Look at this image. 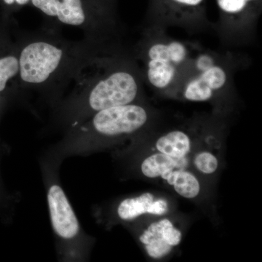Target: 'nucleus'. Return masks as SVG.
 Returning <instances> with one entry per match:
<instances>
[{
    "label": "nucleus",
    "instance_id": "nucleus-1",
    "mask_svg": "<svg viewBox=\"0 0 262 262\" xmlns=\"http://www.w3.org/2000/svg\"><path fill=\"white\" fill-rule=\"evenodd\" d=\"M15 41L20 90L44 94L61 92L103 50V42L87 37L68 40L59 27L48 23L39 30L18 33Z\"/></svg>",
    "mask_w": 262,
    "mask_h": 262
},
{
    "label": "nucleus",
    "instance_id": "nucleus-2",
    "mask_svg": "<svg viewBox=\"0 0 262 262\" xmlns=\"http://www.w3.org/2000/svg\"><path fill=\"white\" fill-rule=\"evenodd\" d=\"M98 57L81 71L65 112L67 116L82 120L106 108L138 102L140 85L134 71L127 61Z\"/></svg>",
    "mask_w": 262,
    "mask_h": 262
},
{
    "label": "nucleus",
    "instance_id": "nucleus-3",
    "mask_svg": "<svg viewBox=\"0 0 262 262\" xmlns=\"http://www.w3.org/2000/svg\"><path fill=\"white\" fill-rule=\"evenodd\" d=\"M30 5L46 17V23L77 27L85 37L100 42L111 24L110 12L91 0H31Z\"/></svg>",
    "mask_w": 262,
    "mask_h": 262
},
{
    "label": "nucleus",
    "instance_id": "nucleus-4",
    "mask_svg": "<svg viewBox=\"0 0 262 262\" xmlns=\"http://www.w3.org/2000/svg\"><path fill=\"white\" fill-rule=\"evenodd\" d=\"M191 157L177 158L149 151L141 160V173L144 177L163 183L176 194L196 200L203 192V182L191 166Z\"/></svg>",
    "mask_w": 262,
    "mask_h": 262
},
{
    "label": "nucleus",
    "instance_id": "nucleus-5",
    "mask_svg": "<svg viewBox=\"0 0 262 262\" xmlns=\"http://www.w3.org/2000/svg\"><path fill=\"white\" fill-rule=\"evenodd\" d=\"M150 117L145 106L133 103L95 113L84 129L86 134L98 139H121L140 132L149 123Z\"/></svg>",
    "mask_w": 262,
    "mask_h": 262
},
{
    "label": "nucleus",
    "instance_id": "nucleus-6",
    "mask_svg": "<svg viewBox=\"0 0 262 262\" xmlns=\"http://www.w3.org/2000/svg\"><path fill=\"white\" fill-rule=\"evenodd\" d=\"M185 45L171 41L155 43L147 51L146 77L149 83L159 90L168 89L173 83L179 66L187 59Z\"/></svg>",
    "mask_w": 262,
    "mask_h": 262
},
{
    "label": "nucleus",
    "instance_id": "nucleus-7",
    "mask_svg": "<svg viewBox=\"0 0 262 262\" xmlns=\"http://www.w3.org/2000/svg\"><path fill=\"white\" fill-rule=\"evenodd\" d=\"M183 238L182 229L166 215L155 216L141 231L139 239L151 259H163L173 252Z\"/></svg>",
    "mask_w": 262,
    "mask_h": 262
},
{
    "label": "nucleus",
    "instance_id": "nucleus-8",
    "mask_svg": "<svg viewBox=\"0 0 262 262\" xmlns=\"http://www.w3.org/2000/svg\"><path fill=\"white\" fill-rule=\"evenodd\" d=\"M13 21L0 19V94L5 97L21 91L19 83V61Z\"/></svg>",
    "mask_w": 262,
    "mask_h": 262
},
{
    "label": "nucleus",
    "instance_id": "nucleus-9",
    "mask_svg": "<svg viewBox=\"0 0 262 262\" xmlns=\"http://www.w3.org/2000/svg\"><path fill=\"white\" fill-rule=\"evenodd\" d=\"M48 203L52 226L59 237L74 238L80 232V225L75 211L62 188L54 184L48 192Z\"/></svg>",
    "mask_w": 262,
    "mask_h": 262
},
{
    "label": "nucleus",
    "instance_id": "nucleus-10",
    "mask_svg": "<svg viewBox=\"0 0 262 262\" xmlns=\"http://www.w3.org/2000/svg\"><path fill=\"white\" fill-rule=\"evenodd\" d=\"M171 209L170 202L165 196L155 193L144 192L120 202L117 208L119 219L125 222L135 220L141 216H163Z\"/></svg>",
    "mask_w": 262,
    "mask_h": 262
},
{
    "label": "nucleus",
    "instance_id": "nucleus-11",
    "mask_svg": "<svg viewBox=\"0 0 262 262\" xmlns=\"http://www.w3.org/2000/svg\"><path fill=\"white\" fill-rule=\"evenodd\" d=\"M227 81L226 71L220 66L213 65L186 84L183 96L194 102L210 101L215 93L225 87Z\"/></svg>",
    "mask_w": 262,
    "mask_h": 262
},
{
    "label": "nucleus",
    "instance_id": "nucleus-12",
    "mask_svg": "<svg viewBox=\"0 0 262 262\" xmlns=\"http://www.w3.org/2000/svg\"><path fill=\"white\" fill-rule=\"evenodd\" d=\"M194 148V141L189 132L173 130L160 136L153 143L150 151H157L177 158L191 157Z\"/></svg>",
    "mask_w": 262,
    "mask_h": 262
},
{
    "label": "nucleus",
    "instance_id": "nucleus-13",
    "mask_svg": "<svg viewBox=\"0 0 262 262\" xmlns=\"http://www.w3.org/2000/svg\"><path fill=\"white\" fill-rule=\"evenodd\" d=\"M214 146L206 144L194 148L191 155V166L200 177H211L220 168V158Z\"/></svg>",
    "mask_w": 262,
    "mask_h": 262
},
{
    "label": "nucleus",
    "instance_id": "nucleus-14",
    "mask_svg": "<svg viewBox=\"0 0 262 262\" xmlns=\"http://www.w3.org/2000/svg\"><path fill=\"white\" fill-rule=\"evenodd\" d=\"M30 2L31 0H0V17L8 21H13V14L30 5Z\"/></svg>",
    "mask_w": 262,
    "mask_h": 262
},
{
    "label": "nucleus",
    "instance_id": "nucleus-15",
    "mask_svg": "<svg viewBox=\"0 0 262 262\" xmlns=\"http://www.w3.org/2000/svg\"><path fill=\"white\" fill-rule=\"evenodd\" d=\"M219 8L227 15L242 13L251 2L255 0H216Z\"/></svg>",
    "mask_w": 262,
    "mask_h": 262
},
{
    "label": "nucleus",
    "instance_id": "nucleus-16",
    "mask_svg": "<svg viewBox=\"0 0 262 262\" xmlns=\"http://www.w3.org/2000/svg\"><path fill=\"white\" fill-rule=\"evenodd\" d=\"M168 1L184 8H195L199 6L203 3V0H168Z\"/></svg>",
    "mask_w": 262,
    "mask_h": 262
},
{
    "label": "nucleus",
    "instance_id": "nucleus-17",
    "mask_svg": "<svg viewBox=\"0 0 262 262\" xmlns=\"http://www.w3.org/2000/svg\"><path fill=\"white\" fill-rule=\"evenodd\" d=\"M91 1L92 2V3H95V4L98 5V6L101 7L103 9L110 11L105 0H91Z\"/></svg>",
    "mask_w": 262,
    "mask_h": 262
},
{
    "label": "nucleus",
    "instance_id": "nucleus-18",
    "mask_svg": "<svg viewBox=\"0 0 262 262\" xmlns=\"http://www.w3.org/2000/svg\"><path fill=\"white\" fill-rule=\"evenodd\" d=\"M5 99H6V97H5V96H3V94H0V108H1L2 106H3Z\"/></svg>",
    "mask_w": 262,
    "mask_h": 262
},
{
    "label": "nucleus",
    "instance_id": "nucleus-19",
    "mask_svg": "<svg viewBox=\"0 0 262 262\" xmlns=\"http://www.w3.org/2000/svg\"><path fill=\"white\" fill-rule=\"evenodd\" d=\"M0 19H1V17H0Z\"/></svg>",
    "mask_w": 262,
    "mask_h": 262
}]
</instances>
